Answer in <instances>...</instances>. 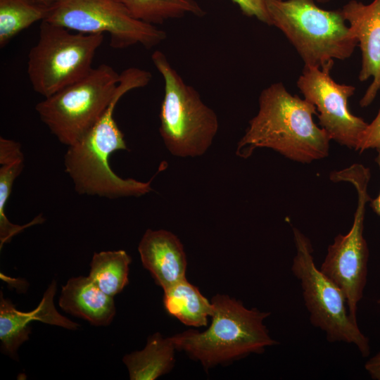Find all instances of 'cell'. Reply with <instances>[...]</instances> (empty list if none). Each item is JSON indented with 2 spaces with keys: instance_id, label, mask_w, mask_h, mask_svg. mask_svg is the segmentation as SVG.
<instances>
[{
  "instance_id": "cell-20",
  "label": "cell",
  "mask_w": 380,
  "mask_h": 380,
  "mask_svg": "<svg viewBox=\"0 0 380 380\" xmlns=\"http://www.w3.org/2000/svg\"><path fill=\"white\" fill-rule=\"evenodd\" d=\"M48 10L33 0H0V47L35 22L44 20Z\"/></svg>"
},
{
  "instance_id": "cell-1",
  "label": "cell",
  "mask_w": 380,
  "mask_h": 380,
  "mask_svg": "<svg viewBox=\"0 0 380 380\" xmlns=\"http://www.w3.org/2000/svg\"><path fill=\"white\" fill-rule=\"evenodd\" d=\"M258 103V113L237 144L236 156L247 158L259 148L273 149L303 163L328 156L331 139L313 121L317 113L312 103L292 95L279 82L261 91Z\"/></svg>"
},
{
  "instance_id": "cell-29",
  "label": "cell",
  "mask_w": 380,
  "mask_h": 380,
  "mask_svg": "<svg viewBox=\"0 0 380 380\" xmlns=\"http://www.w3.org/2000/svg\"><path fill=\"white\" fill-rule=\"evenodd\" d=\"M377 303H378V305H380V299H379V300H377Z\"/></svg>"
},
{
  "instance_id": "cell-2",
  "label": "cell",
  "mask_w": 380,
  "mask_h": 380,
  "mask_svg": "<svg viewBox=\"0 0 380 380\" xmlns=\"http://www.w3.org/2000/svg\"><path fill=\"white\" fill-rule=\"evenodd\" d=\"M145 85L146 79L141 71L134 68L123 70L116 93L102 116L82 139L68 146L64 156L65 170L78 194L118 198L139 197L153 190V178L148 182L123 179L109 165L113 152L128 150L124 134L113 118L115 108L128 91Z\"/></svg>"
},
{
  "instance_id": "cell-22",
  "label": "cell",
  "mask_w": 380,
  "mask_h": 380,
  "mask_svg": "<svg viewBox=\"0 0 380 380\" xmlns=\"http://www.w3.org/2000/svg\"><path fill=\"white\" fill-rule=\"evenodd\" d=\"M242 13L248 17H255L271 26L272 22L267 11V0H232Z\"/></svg>"
},
{
  "instance_id": "cell-5",
  "label": "cell",
  "mask_w": 380,
  "mask_h": 380,
  "mask_svg": "<svg viewBox=\"0 0 380 380\" xmlns=\"http://www.w3.org/2000/svg\"><path fill=\"white\" fill-rule=\"evenodd\" d=\"M151 61L164 80L159 132L165 147L176 157L203 156L219 129L216 113L184 81L162 51H155Z\"/></svg>"
},
{
  "instance_id": "cell-9",
  "label": "cell",
  "mask_w": 380,
  "mask_h": 380,
  "mask_svg": "<svg viewBox=\"0 0 380 380\" xmlns=\"http://www.w3.org/2000/svg\"><path fill=\"white\" fill-rule=\"evenodd\" d=\"M369 169L360 164L332 172L331 180L348 182L357 192V206L352 227L346 234H338L328 246L319 268L321 272L343 291L351 318L357 321V305L362 300L367 284L369 249L363 236L366 203L371 198L367 186Z\"/></svg>"
},
{
  "instance_id": "cell-23",
  "label": "cell",
  "mask_w": 380,
  "mask_h": 380,
  "mask_svg": "<svg viewBox=\"0 0 380 380\" xmlns=\"http://www.w3.org/2000/svg\"><path fill=\"white\" fill-rule=\"evenodd\" d=\"M380 147V109L365 130L356 151L360 153L369 148Z\"/></svg>"
},
{
  "instance_id": "cell-16",
  "label": "cell",
  "mask_w": 380,
  "mask_h": 380,
  "mask_svg": "<svg viewBox=\"0 0 380 380\" xmlns=\"http://www.w3.org/2000/svg\"><path fill=\"white\" fill-rule=\"evenodd\" d=\"M175 345L172 337L156 332L149 336L144 349L124 356L131 380H154L167 373L175 363Z\"/></svg>"
},
{
  "instance_id": "cell-25",
  "label": "cell",
  "mask_w": 380,
  "mask_h": 380,
  "mask_svg": "<svg viewBox=\"0 0 380 380\" xmlns=\"http://www.w3.org/2000/svg\"><path fill=\"white\" fill-rule=\"evenodd\" d=\"M365 369L372 379L380 380V351L366 362Z\"/></svg>"
},
{
  "instance_id": "cell-3",
  "label": "cell",
  "mask_w": 380,
  "mask_h": 380,
  "mask_svg": "<svg viewBox=\"0 0 380 380\" xmlns=\"http://www.w3.org/2000/svg\"><path fill=\"white\" fill-rule=\"evenodd\" d=\"M211 303L213 320L207 330L189 329L172 336L176 349L198 360L205 369L251 353H261L278 343L264 324L270 312L246 308L227 295L216 294Z\"/></svg>"
},
{
  "instance_id": "cell-19",
  "label": "cell",
  "mask_w": 380,
  "mask_h": 380,
  "mask_svg": "<svg viewBox=\"0 0 380 380\" xmlns=\"http://www.w3.org/2000/svg\"><path fill=\"white\" fill-rule=\"evenodd\" d=\"M135 19L160 25L186 14L201 17L205 12L196 0H117Z\"/></svg>"
},
{
  "instance_id": "cell-4",
  "label": "cell",
  "mask_w": 380,
  "mask_h": 380,
  "mask_svg": "<svg viewBox=\"0 0 380 380\" xmlns=\"http://www.w3.org/2000/svg\"><path fill=\"white\" fill-rule=\"evenodd\" d=\"M272 25L295 48L304 65L322 68L350 58L357 40L341 9L327 11L314 0H267Z\"/></svg>"
},
{
  "instance_id": "cell-6",
  "label": "cell",
  "mask_w": 380,
  "mask_h": 380,
  "mask_svg": "<svg viewBox=\"0 0 380 380\" xmlns=\"http://www.w3.org/2000/svg\"><path fill=\"white\" fill-rule=\"evenodd\" d=\"M120 80L111 66L101 64L84 77L37 103L42 122L63 144L82 139L102 116Z\"/></svg>"
},
{
  "instance_id": "cell-10",
  "label": "cell",
  "mask_w": 380,
  "mask_h": 380,
  "mask_svg": "<svg viewBox=\"0 0 380 380\" xmlns=\"http://www.w3.org/2000/svg\"><path fill=\"white\" fill-rule=\"evenodd\" d=\"M44 20L75 32L107 33L113 49H151L167 37L156 25L135 19L117 0H57Z\"/></svg>"
},
{
  "instance_id": "cell-7",
  "label": "cell",
  "mask_w": 380,
  "mask_h": 380,
  "mask_svg": "<svg viewBox=\"0 0 380 380\" xmlns=\"http://www.w3.org/2000/svg\"><path fill=\"white\" fill-rule=\"evenodd\" d=\"M293 233L296 255L291 272L300 281L310 323L325 334L329 342L353 344L362 356H368L369 339L350 316L343 291L317 267L310 239L298 229L293 228Z\"/></svg>"
},
{
  "instance_id": "cell-27",
  "label": "cell",
  "mask_w": 380,
  "mask_h": 380,
  "mask_svg": "<svg viewBox=\"0 0 380 380\" xmlns=\"http://www.w3.org/2000/svg\"><path fill=\"white\" fill-rule=\"evenodd\" d=\"M33 1L43 6H45L49 8L56 2L57 0H33Z\"/></svg>"
},
{
  "instance_id": "cell-28",
  "label": "cell",
  "mask_w": 380,
  "mask_h": 380,
  "mask_svg": "<svg viewBox=\"0 0 380 380\" xmlns=\"http://www.w3.org/2000/svg\"><path fill=\"white\" fill-rule=\"evenodd\" d=\"M314 1L317 3L325 4V3H328L331 0H314Z\"/></svg>"
},
{
  "instance_id": "cell-15",
  "label": "cell",
  "mask_w": 380,
  "mask_h": 380,
  "mask_svg": "<svg viewBox=\"0 0 380 380\" xmlns=\"http://www.w3.org/2000/svg\"><path fill=\"white\" fill-rule=\"evenodd\" d=\"M58 304L67 313L96 327L109 325L116 313L113 297L103 292L89 276L68 279Z\"/></svg>"
},
{
  "instance_id": "cell-11",
  "label": "cell",
  "mask_w": 380,
  "mask_h": 380,
  "mask_svg": "<svg viewBox=\"0 0 380 380\" xmlns=\"http://www.w3.org/2000/svg\"><path fill=\"white\" fill-rule=\"evenodd\" d=\"M334 64L304 65L296 84L304 99L316 107L319 124L331 139L356 151L368 123L350 113L348 101L355 87L333 80L330 72Z\"/></svg>"
},
{
  "instance_id": "cell-17",
  "label": "cell",
  "mask_w": 380,
  "mask_h": 380,
  "mask_svg": "<svg viewBox=\"0 0 380 380\" xmlns=\"http://www.w3.org/2000/svg\"><path fill=\"white\" fill-rule=\"evenodd\" d=\"M163 303L170 315L191 327L206 326L213 313L211 302L186 278L164 291Z\"/></svg>"
},
{
  "instance_id": "cell-14",
  "label": "cell",
  "mask_w": 380,
  "mask_h": 380,
  "mask_svg": "<svg viewBox=\"0 0 380 380\" xmlns=\"http://www.w3.org/2000/svg\"><path fill=\"white\" fill-rule=\"evenodd\" d=\"M138 251L143 266L163 291L186 278L187 261L184 246L171 232L147 229Z\"/></svg>"
},
{
  "instance_id": "cell-8",
  "label": "cell",
  "mask_w": 380,
  "mask_h": 380,
  "mask_svg": "<svg viewBox=\"0 0 380 380\" xmlns=\"http://www.w3.org/2000/svg\"><path fill=\"white\" fill-rule=\"evenodd\" d=\"M103 37V34L73 33L42 20L39 39L27 60L34 91L46 98L87 75Z\"/></svg>"
},
{
  "instance_id": "cell-18",
  "label": "cell",
  "mask_w": 380,
  "mask_h": 380,
  "mask_svg": "<svg viewBox=\"0 0 380 380\" xmlns=\"http://www.w3.org/2000/svg\"><path fill=\"white\" fill-rule=\"evenodd\" d=\"M131 262V257L123 250L94 253L89 277L103 292L114 297L128 284Z\"/></svg>"
},
{
  "instance_id": "cell-24",
  "label": "cell",
  "mask_w": 380,
  "mask_h": 380,
  "mask_svg": "<svg viewBox=\"0 0 380 380\" xmlns=\"http://www.w3.org/2000/svg\"><path fill=\"white\" fill-rule=\"evenodd\" d=\"M19 160H24V156L19 142L0 137V164L7 165Z\"/></svg>"
},
{
  "instance_id": "cell-21",
  "label": "cell",
  "mask_w": 380,
  "mask_h": 380,
  "mask_svg": "<svg viewBox=\"0 0 380 380\" xmlns=\"http://www.w3.org/2000/svg\"><path fill=\"white\" fill-rule=\"evenodd\" d=\"M24 167V160H19L0 167V247L8 243L11 239L24 229L39 224L37 218L24 225L11 223L6 215L5 208L10 197L15 179Z\"/></svg>"
},
{
  "instance_id": "cell-26",
  "label": "cell",
  "mask_w": 380,
  "mask_h": 380,
  "mask_svg": "<svg viewBox=\"0 0 380 380\" xmlns=\"http://www.w3.org/2000/svg\"><path fill=\"white\" fill-rule=\"evenodd\" d=\"M376 150L378 154L375 160L380 169V147L377 148ZM370 206L373 210L380 216V192L376 198L370 200Z\"/></svg>"
},
{
  "instance_id": "cell-12",
  "label": "cell",
  "mask_w": 380,
  "mask_h": 380,
  "mask_svg": "<svg viewBox=\"0 0 380 380\" xmlns=\"http://www.w3.org/2000/svg\"><path fill=\"white\" fill-rule=\"evenodd\" d=\"M341 11L361 49L362 65L358 79L365 82L373 78L360 101L361 107H367L380 90V0L369 4L351 0Z\"/></svg>"
},
{
  "instance_id": "cell-13",
  "label": "cell",
  "mask_w": 380,
  "mask_h": 380,
  "mask_svg": "<svg viewBox=\"0 0 380 380\" xmlns=\"http://www.w3.org/2000/svg\"><path fill=\"white\" fill-rule=\"evenodd\" d=\"M56 292V282L53 281L38 306L29 312L16 309L15 305L9 299L5 298L1 292L0 340L1 348L4 353L13 359L16 358L18 349L29 339L32 330L30 323L34 320L70 330L78 328V324L57 311L53 303Z\"/></svg>"
}]
</instances>
